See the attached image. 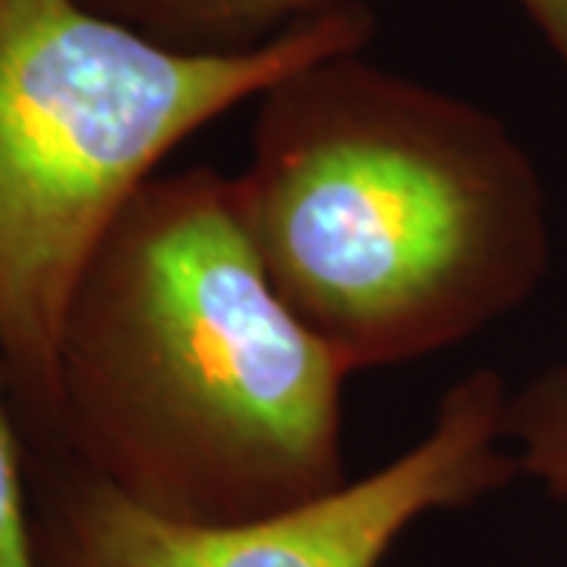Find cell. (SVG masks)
Listing matches in <instances>:
<instances>
[{"label": "cell", "instance_id": "1", "mask_svg": "<svg viewBox=\"0 0 567 567\" xmlns=\"http://www.w3.org/2000/svg\"><path fill=\"white\" fill-rule=\"evenodd\" d=\"M350 375L275 293L234 177L158 171L70 297L54 445L162 517L252 524L350 483Z\"/></svg>", "mask_w": 567, "mask_h": 567}, {"label": "cell", "instance_id": "2", "mask_svg": "<svg viewBox=\"0 0 567 567\" xmlns=\"http://www.w3.org/2000/svg\"><path fill=\"white\" fill-rule=\"evenodd\" d=\"M256 102L240 218L275 293L350 372L445 353L536 297L546 181L495 111L363 51Z\"/></svg>", "mask_w": 567, "mask_h": 567}, {"label": "cell", "instance_id": "3", "mask_svg": "<svg viewBox=\"0 0 567 567\" xmlns=\"http://www.w3.org/2000/svg\"><path fill=\"white\" fill-rule=\"evenodd\" d=\"M375 29L347 0L256 54L183 58L80 0H0V360L25 445L58 439L63 316L130 196L189 136Z\"/></svg>", "mask_w": 567, "mask_h": 567}, {"label": "cell", "instance_id": "4", "mask_svg": "<svg viewBox=\"0 0 567 567\" xmlns=\"http://www.w3.org/2000/svg\"><path fill=\"white\" fill-rule=\"evenodd\" d=\"M507 385L473 369L447 388L416 445L316 505L237 527L171 520L130 502L58 445H25L35 567H382L429 514L520 476L505 442Z\"/></svg>", "mask_w": 567, "mask_h": 567}, {"label": "cell", "instance_id": "5", "mask_svg": "<svg viewBox=\"0 0 567 567\" xmlns=\"http://www.w3.org/2000/svg\"><path fill=\"white\" fill-rule=\"evenodd\" d=\"M85 10L183 58L256 54L347 0H80Z\"/></svg>", "mask_w": 567, "mask_h": 567}, {"label": "cell", "instance_id": "6", "mask_svg": "<svg viewBox=\"0 0 567 567\" xmlns=\"http://www.w3.org/2000/svg\"><path fill=\"white\" fill-rule=\"evenodd\" d=\"M505 442L520 476L567 502V357L539 369L507 394Z\"/></svg>", "mask_w": 567, "mask_h": 567}, {"label": "cell", "instance_id": "7", "mask_svg": "<svg viewBox=\"0 0 567 567\" xmlns=\"http://www.w3.org/2000/svg\"><path fill=\"white\" fill-rule=\"evenodd\" d=\"M0 567H35L32 520H29V480H25V439L13 413L3 360H0Z\"/></svg>", "mask_w": 567, "mask_h": 567}, {"label": "cell", "instance_id": "8", "mask_svg": "<svg viewBox=\"0 0 567 567\" xmlns=\"http://www.w3.org/2000/svg\"><path fill=\"white\" fill-rule=\"evenodd\" d=\"M567 76V0H514Z\"/></svg>", "mask_w": 567, "mask_h": 567}]
</instances>
